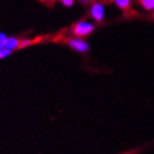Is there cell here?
<instances>
[{
	"label": "cell",
	"mask_w": 154,
	"mask_h": 154,
	"mask_svg": "<svg viewBox=\"0 0 154 154\" xmlns=\"http://www.w3.org/2000/svg\"><path fill=\"white\" fill-rule=\"evenodd\" d=\"M50 35H38L35 38H20V36H8L4 48L10 49L11 51L15 50H20L28 47H32V45H36L40 44L45 40L50 39Z\"/></svg>",
	"instance_id": "cell-1"
},
{
	"label": "cell",
	"mask_w": 154,
	"mask_h": 154,
	"mask_svg": "<svg viewBox=\"0 0 154 154\" xmlns=\"http://www.w3.org/2000/svg\"><path fill=\"white\" fill-rule=\"evenodd\" d=\"M57 40L61 42L63 44H66L69 48H72L73 50L85 54L90 50V45L87 40H84L83 38H76L73 35H59L57 38Z\"/></svg>",
	"instance_id": "cell-2"
},
{
	"label": "cell",
	"mask_w": 154,
	"mask_h": 154,
	"mask_svg": "<svg viewBox=\"0 0 154 154\" xmlns=\"http://www.w3.org/2000/svg\"><path fill=\"white\" fill-rule=\"evenodd\" d=\"M95 30V25L93 23H89L87 20H79L69 28V32L73 36L76 38H85L89 36Z\"/></svg>",
	"instance_id": "cell-3"
},
{
	"label": "cell",
	"mask_w": 154,
	"mask_h": 154,
	"mask_svg": "<svg viewBox=\"0 0 154 154\" xmlns=\"http://www.w3.org/2000/svg\"><path fill=\"white\" fill-rule=\"evenodd\" d=\"M90 17L93 18V20L98 24H100L104 20V15H105V9H104V5L100 2H97L93 5L90 6V10H89Z\"/></svg>",
	"instance_id": "cell-4"
},
{
	"label": "cell",
	"mask_w": 154,
	"mask_h": 154,
	"mask_svg": "<svg viewBox=\"0 0 154 154\" xmlns=\"http://www.w3.org/2000/svg\"><path fill=\"white\" fill-rule=\"evenodd\" d=\"M114 4L122 10H128L132 5V0H114Z\"/></svg>",
	"instance_id": "cell-5"
},
{
	"label": "cell",
	"mask_w": 154,
	"mask_h": 154,
	"mask_svg": "<svg viewBox=\"0 0 154 154\" xmlns=\"http://www.w3.org/2000/svg\"><path fill=\"white\" fill-rule=\"evenodd\" d=\"M139 3L145 10H154V0H139Z\"/></svg>",
	"instance_id": "cell-6"
},
{
	"label": "cell",
	"mask_w": 154,
	"mask_h": 154,
	"mask_svg": "<svg viewBox=\"0 0 154 154\" xmlns=\"http://www.w3.org/2000/svg\"><path fill=\"white\" fill-rule=\"evenodd\" d=\"M59 2L63 4L64 6H66V8H70V6H73L74 5V3H75V0H59Z\"/></svg>",
	"instance_id": "cell-7"
},
{
	"label": "cell",
	"mask_w": 154,
	"mask_h": 154,
	"mask_svg": "<svg viewBox=\"0 0 154 154\" xmlns=\"http://www.w3.org/2000/svg\"><path fill=\"white\" fill-rule=\"evenodd\" d=\"M6 38H8V35H6V34H4V33H0V49L4 48L5 42H6Z\"/></svg>",
	"instance_id": "cell-8"
},
{
	"label": "cell",
	"mask_w": 154,
	"mask_h": 154,
	"mask_svg": "<svg viewBox=\"0 0 154 154\" xmlns=\"http://www.w3.org/2000/svg\"><path fill=\"white\" fill-rule=\"evenodd\" d=\"M40 2H43V3H45V4H53L55 0H40Z\"/></svg>",
	"instance_id": "cell-9"
},
{
	"label": "cell",
	"mask_w": 154,
	"mask_h": 154,
	"mask_svg": "<svg viewBox=\"0 0 154 154\" xmlns=\"http://www.w3.org/2000/svg\"><path fill=\"white\" fill-rule=\"evenodd\" d=\"M79 2H82L83 4H87V3H89V2H91V0H79Z\"/></svg>",
	"instance_id": "cell-10"
},
{
	"label": "cell",
	"mask_w": 154,
	"mask_h": 154,
	"mask_svg": "<svg viewBox=\"0 0 154 154\" xmlns=\"http://www.w3.org/2000/svg\"><path fill=\"white\" fill-rule=\"evenodd\" d=\"M153 11H154V10H153ZM153 14H154V13H153Z\"/></svg>",
	"instance_id": "cell-11"
}]
</instances>
